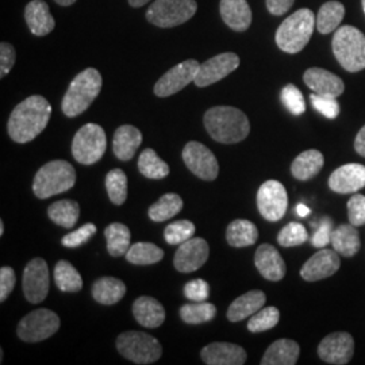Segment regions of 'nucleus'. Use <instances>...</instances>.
Segmentation results:
<instances>
[{
	"label": "nucleus",
	"instance_id": "obj_1",
	"mask_svg": "<svg viewBox=\"0 0 365 365\" xmlns=\"http://www.w3.org/2000/svg\"><path fill=\"white\" fill-rule=\"evenodd\" d=\"M52 106L41 95L29 96L16 106L9 118V135L16 144H27L37 138L49 123Z\"/></svg>",
	"mask_w": 365,
	"mask_h": 365
},
{
	"label": "nucleus",
	"instance_id": "obj_2",
	"mask_svg": "<svg viewBox=\"0 0 365 365\" xmlns=\"http://www.w3.org/2000/svg\"><path fill=\"white\" fill-rule=\"evenodd\" d=\"M203 122L210 137L221 144H238L248 137L250 131L248 117L232 106L210 108Z\"/></svg>",
	"mask_w": 365,
	"mask_h": 365
},
{
	"label": "nucleus",
	"instance_id": "obj_3",
	"mask_svg": "<svg viewBox=\"0 0 365 365\" xmlns=\"http://www.w3.org/2000/svg\"><path fill=\"white\" fill-rule=\"evenodd\" d=\"M102 90V76L98 69L87 68L68 87L61 108L66 117L75 118L87 111Z\"/></svg>",
	"mask_w": 365,
	"mask_h": 365
},
{
	"label": "nucleus",
	"instance_id": "obj_4",
	"mask_svg": "<svg viewBox=\"0 0 365 365\" xmlns=\"http://www.w3.org/2000/svg\"><path fill=\"white\" fill-rule=\"evenodd\" d=\"M317 19L309 9H300L289 15L276 31V43L283 52L295 54L304 49L313 36Z\"/></svg>",
	"mask_w": 365,
	"mask_h": 365
},
{
	"label": "nucleus",
	"instance_id": "obj_5",
	"mask_svg": "<svg viewBox=\"0 0 365 365\" xmlns=\"http://www.w3.org/2000/svg\"><path fill=\"white\" fill-rule=\"evenodd\" d=\"M76 182V170L64 160H54L37 172L33 191L38 199H48L69 191Z\"/></svg>",
	"mask_w": 365,
	"mask_h": 365
},
{
	"label": "nucleus",
	"instance_id": "obj_6",
	"mask_svg": "<svg viewBox=\"0 0 365 365\" xmlns=\"http://www.w3.org/2000/svg\"><path fill=\"white\" fill-rule=\"evenodd\" d=\"M333 53L345 71L365 69V36L356 27H339L333 37Z\"/></svg>",
	"mask_w": 365,
	"mask_h": 365
},
{
	"label": "nucleus",
	"instance_id": "obj_7",
	"mask_svg": "<svg viewBox=\"0 0 365 365\" xmlns=\"http://www.w3.org/2000/svg\"><path fill=\"white\" fill-rule=\"evenodd\" d=\"M118 352L135 364H153L161 357L160 342L143 331H126L117 339Z\"/></svg>",
	"mask_w": 365,
	"mask_h": 365
},
{
	"label": "nucleus",
	"instance_id": "obj_8",
	"mask_svg": "<svg viewBox=\"0 0 365 365\" xmlns=\"http://www.w3.org/2000/svg\"><path fill=\"white\" fill-rule=\"evenodd\" d=\"M196 10L195 0H155L146 11V19L155 26L170 29L188 22Z\"/></svg>",
	"mask_w": 365,
	"mask_h": 365
},
{
	"label": "nucleus",
	"instance_id": "obj_9",
	"mask_svg": "<svg viewBox=\"0 0 365 365\" xmlns=\"http://www.w3.org/2000/svg\"><path fill=\"white\" fill-rule=\"evenodd\" d=\"M107 148L106 133L102 126L96 123H87L73 137L72 155L83 165H92L98 163Z\"/></svg>",
	"mask_w": 365,
	"mask_h": 365
},
{
	"label": "nucleus",
	"instance_id": "obj_10",
	"mask_svg": "<svg viewBox=\"0 0 365 365\" xmlns=\"http://www.w3.org/2000/svg\"><path fill=\"white\" fill-rule=\"evenodd\" d=\"M60 324V317L54 312L49 309H38L19 321L16 333L25 342H39L56 334Z\"/></svg>",
	"mask_w": 365,
	"mask_h": 365
},
{
	"label": "nucleus",
	"instance_id": "obj_11",
	"mask_svg": "<svg viewBox=\"0 0 365 365\" xmlns=\"http://www.w3.org/2000/svg\"><path fill=\"white\" fill-rule=\"evenodd\" d=\"M182 160L187 168L202 180L212 182L218 178L220 164L207 146L191 141L182 149Z\"/></svg>",
	"mask_w": 365,
	"mask_h": 365
},
{
	"label": "nucleus",
	"instance_id": "obj_12",
	"mask_svg": "<svg viewBox=\"0 0 365 365\" xmlns=\"http://www.w3.org/2000/svg\"><path fill=\"white\" fill-rule=\"evenodd\" d=\"M288 207L287 191L277 180L264 182L257 192V209L261 217L269 222L280 221Z\"/></svg>",
	"mask_w": 365,
	"mask_h": 365
},
{
	"label": "nucleus",
	"instance_id": "obj_13",
	"mask_svg": "<svg viewBox=\"0 0 365 365\" xmlns=\"http://www.w3.org/2000/svg\"><path fill=\"white\" fill-rule=\"evenodd\" d=\"M199 68L200 64L196 60H185L170 68L165 75L158 78L155 86V93L158 98H167L182 91L190 83L195 81Z\"/></svg>",
	"mask_w": 365,
	"mask_h": 365
},
{
	"label": "nucleus",
	"instance_id": "obj_14",
	"mask_svg": "<svg viewBox=\"0 0 365 365\" xmlns=\"http://www.w3.org/2000/svg\"><path fill=\"white\" fill-rule=\"evenodd\" d=\"M353 354L354 339L346 331L331 333L318 345V356L327 364H348L352 360Z\"/></svg>",
	"mask_w": 365,
	"mask_h": 365
},
{
	"label": "nucleus",
	"instance_id": "obj_15",
	"mask_svg": "<svg viewBox=\"0 0 365 365\" xmlns=\"http://www.w3.org/2000/svg\"><path fill=\"white\" fill-rule=\"evenodd\" d=\"M24 294L30 303H41L49 294V269L43 259H33L24 271Z\"/></svg>",
	"mask_w": 365,
	"mask_h": 365
},
{
	"label": "nucleus",
	"instance_id": "obj_16",
	"mask_svg": "<svg viewBox=\"0 0 365 365\" xmlns=\"http://www.w3.org/2000/svg\"><path fill=\"white\" fill-rule=\"evenodd\" d=\"M238 66H240V57L235 53H222L210 58L206 63L200 64L194 83L199 88L209 87L211 84L229 76Z\"/></svg>",
	"mask_w": 365,
	"mask_h": 365
},
{
	"label": "nucleus",
	"instance_id": "obj_17",
	"mask_svg": "<svg viewBox=\"0 0 365 365\" xmlns=\"http://www.w3.org/2000/svg\"><path fill=\"white\" fill-rule=\"evenodd\" d=\"M209 244L203 238H190L180 244L175 253L173 265L182 274L195 272L202 268L209 259Z\"/></svg>",
	"mask_w": 365,
	"mask_h": 365
},
{
	"label": "nucleus",
	"instance_id": "obj_18",
	"mask_svg": "<svg viewBox=\"0 0 365 365\" xmlns=\"http://www.w3.org/2000/svg\"><path fill=\"white\" fill-rule=\"evenodd\" d=\"M341 267L339 252L330 249H321L313 257L304 262L300 269V276L306 282L324 280L336 274Z\"/></svg>",
	"mask_w": 365,
	"mask_h": 365
},
{
	"label": "nucleus",
	"instance_id": "obj_19",
	"mask_svg": "<svg viewBox=\"0 0 365 365\" xmlns=\"http://www.w3.org/2000/svg\"><path fill=\"white\" fill-rule=\"evenodd\" d=\"M329 187L337 194H354L365 187V165L345 164L329 178Z\"/></svg>",
	"mask_w": 365,
	"mask_h": 365
},
{
	"label": "nucleus",
	"instance_id": "obj_20",
	"mask_svg": "<svg viewBox=\"0 0 365 365\" xmlns=\"http://www.w3.org/2000/svg\"><path fill=\"white\" fill-rule=\"evenodd\" d=\"M200 356L207 365H242L248 357L242 346L230 342H212L202 349Z\"/></svg>",
	"mask_w": 365,
	"mask_h": 365
},
{
	"label": "nucleus",
	"instance_id": "obj_21",
	"mask_svg": "<svg viewBox=\"0 0 365 365\" xmlns=\"http://www.w3.org/2000/svg\"><path fill=\"white\" fill-rule=\"evenodd\" d=\"M304 84L322 96L339 98L345 91V84L341 78L322 68H310L303 75Z\"/></svg>",
	"mask_w": 365,
	"mask_h": 365
},
{
	"label": "nucleus",
	"instance_id": "obj_22",
	"mask_svg": "<svg viewBox=\"0 0 365 365\" xmlns=\"http://www.w3.org/2000/svg\"><path fill=\"white\" fill-rule=\"evenodd\" d=\"M255 265L262 277L269 282H279L286 276V262L277 249L269 245H260L255 255Z\"/></svg>",
	"mask_w": 365,
	"mask_h": 365
},
{
	"label": "nucleus",
	"instance_id": "obj_23",
	"mask_svg": "<svg viewBox=\"0 0 365 365\" xmlns=\"http://www.w3.org/2000/svg\"><path fill=\"white\" fill-rule=\"evenodd\" d=\"M25 19L30 31L37 37L48 36L56 26L51 9L48 3L43 0H31L27 4L25 9Z\"/></svg>",
	"mask_w": 365,
	"mask_h": 365
},
{
	"label": "nucleus",
	"instance_id": "obj_24",
	"mask_svg": "<svg viewBox=\"0 0 365 365\" xmlns=\"http://www.w3.org/2000/svg\"><path fill=\"white\" fill-rule=\"evenodd\" d=\"M220 11L223 22L235 31H245L252 24V10L247 0H221Z\"/></svg>",
	"mask_w": 365,
	"mask_h": 365
},
{
	"label": "nucleus",
	"instance_id": "obj_25",
	"mask_svg": "<svg viewBox=\"0 0 365 365\" xmlns=\"http://www.w3.org/2000/svg\"><path fill=\"white\" fill-rule=\"evenodd\" d=\"M133 315L140 325L150 329L161 327L165 321V310L163 304L150 297H140L134 302Z\"/></svg>",
	"mask_w": 365,
	"mask_h": 365
},
{
	"label": "nucleus",
	"instance_id": "obj_26",
	"mask_svg": "<svg viewBox=\"0 0 365 365\" xmlns=\"http://www.w3.org/2000/svg\"><path fill=\"white\" fill-rule=\"evenodd\" d=\"M267 297L260 289H253L247 294L238 297L237 299L229 306L227 310V319L230 322H240L253 314L257 313L265 306Z\"/></svg>",
	"mask_w": 365,
	"mask_h": 365
},
{
	"label": "nucleus",
	"instance_id": "obj_27",
	"mask_svg": "<svg viewBox=\"0 0 365 365\" xmlns=\"http://www.w3.org/2000/svg\"><path fill=\"white\" fill-rule=\"evenodd\" d=\"M143 143V134L135 126L123 125L118 128L113 138V152L122 160L129 161L135 155L137 149Z\"/></svg>",
	"mask_w": 365,
	"mask_h": 365
},
{
	"label": "nucleus",
	"instance_id": "obj_28",
	"mask_svg": "<svg viewBox=\"0 0 365 365\" xmlns=\"http://www.w3.org/2000/svg\"><path fill=\"white\" fill-rule=\"evenodd\" d=\"M300 348L294 339L274 341L261 359V365H294L298 363Z\"/></svg>",
	"mask_w": 365,
	"mask_h": 365
},
{
	"label": "nucleus",
	"instance_id": "obj_29",
	"mask_svg": "<svg viewBox=\"0 0 365 365\" xmlns=\"http://www.w3.org/2000/svg\"><path fill=\"white\" fill-rule=\"evenodd\" d=\"M325 164L324 155L319 150L309 149L302 152L291 164V173L295 179L306 182L317 176Z\"/></svg>",
	"mask_w": 365,
	"mask_h": 365
},
{
	"label": "nucleus",
	"instance_id": "obj_30",
	"mask_svg": "<svg viewBox=\"0 0 365 365\" xmlns=\"http://www.w3.org/2000/svg\"><path fill=\"white\" fill-rule=\"evenodd\" d=\"M331 245L339 255L344 257H353L359 253L361 248L360 235L356 230V226L351 225H341L331 233Z\"/></svg>",
	"mask_w": 365,
	"mask_h": 365
},
{
	"label": "nucleus",
	"instance_id": "obj_31",
	"mask_svg": "<svg viewBox=\"0 0 365 365\" xmlns=\"http://www.w3.org/2000/svg\"><path fill=\"white\" fill-rule=\"evenodd\" d=\"M126 294V286L115 277H101L92 284V297L101 304H115Z\"/></svg>",
	"mask_w": 365,
	"mask_h": 365
},
{
	"label": "nucleus",
	"instance_id": "obj_32",
	"mask_svg": "<svg viewBox=\"0 0 365 365\" xmlns=\"http://www.w3.org/2000/svg\"><path fill=\"white\" fill-rule=\"evenodd\" d=\"M259 238V230L253 222L235 220L226 229V240L233 248H245L253 245Z\"/></svg>",
	"mask_w": 365,
	"mask_h": 365
},
{
	"label": "nucleus",
	"instance_id": "obj_33",
	"mask_svg": "<svg viewBox=\"0 0 365 365\" xmlns=\"http://www.w3.org/2000/svg\"><path fill=\"white\" fill-rule=\"evenodd\" d=\"M107 250L113 257H120L130 249L131 233L123 223H111L105 229Z\"/></svg>",
	"mask_w": 365,
	"mask_h": 365
},
{
	"label": "nucleus",
	"instance_id": "obj_34",
	"mask_svg": "<svg viewBox=\"0 0 365 365\" xmlns=\"http://www.w3.org/2000/svg\"><path fill=\"white\" fill-rule=\"evenodd\" d=\"M345 16V7L339 1H327L317 15V29L321 34L333 33Z\"/></svg>",
	"mask_w": 365,
	"mask_h": 365
},
{
	"label": "nucleus",
	"instance_id": "obj_35",
	"mask_svg": "<svg viewBox=\"0 0 365 365\" xmlns=\"http://www.w3.org/2000/svg\"><path fill=\"white\" fill-rule=\"evenodd\" d=\"M48 215L56 225L71 229L76 225L78 217H80V206L75 200H58L54 202L48 209Z\"/></svg>",
	"mask_w": 365,
	"mask_h": 365
},
{
	"label": "nucleus",
	"instance_id": "obj_36",
	"mask_svg": "<svg viewBox=\"0 0 365 365\" xmlns=\"http://www.w3.org/2000/svg\"><path fill=\"white\" fill-rule=\"evenodd\" d=\"M54 282L63 292H78L83 288V279L78 269L66 260L57 262L54 268Z\"/></svg>",
	"mask_w": 365,
	"mask_h": 365
},
{
	"label": "nucleus",
	"instance_id": "obj_37",
	"mask_svg": "<svg viewBox=\"0 0 365 365\" xmlns=\"http://www.w3.org/2000/svg\"><path fill=\"white\" fill-rule=\"evenodd\" d=\"M182 209V200L178 194H165L148 210V215L153 222H164L178 215Z\"/></svg>",
	"mask_w": 365,
	"mask_h": 365
},
{
	"label": "nucleus",
	"instance_id": "obj_38",
	"mask_svg": "<svg viewBox=\"0 0 365 365\" xmlns=\"http://www.w3.org/2000/svg\"><path fill=\"white\" fill-rule=\"evenodd\" d=\"M217 307L207 302H194L184 304L180 309V318L188 325H200L214 319Z\"/></svg>",
	"mask_w": 365,
	"mask_h": 365
},
{
	"label": "nucleus",
	"instance_id": "obj_39",
	"mask_svg": "<svg viewBox=\"0 0 365 365\" xmlns=\"http://www.w3.org/2000/svg\"><path fill=\"white\" fill-rule=\"evenodd\" d=\"M125 256L134 265H152L163 260L164 250L152 242H137L131 245Z\"/></svg>",
	"mask_w": 365,
	"mask_h": 365
},
{
	"label": "nucleus",
	"instance_id": "obj_40",
	"mask_svg": "<svg viewBox=\"0 0 365 365\" xmlns=\"http://www.w3.org/2000/svg\"><path fill=\"white\" fill-rule=\"evenodd\" d=\"M138 170L148 179H164L170 173V167L153 149L148 148L138 158Z\"/></svg>",
	"mask_w": 365,
	"mask_h": 365
},
{
	"label": "nucleus",
	"instance_id": "obj_41",
	"mask_svg": "<svg viewBox=\"0 0 365 365\" xmlns=\"http://www.w3.org/2000/svg\"><path fill=\"white\" fill-rule=\"evenodd\" d=\"M106 190L110 200L120 206L128 199V176L119 168L110 170L106 176Z\"/></svg>",
	"mask_w": 365,
	"mask_h": 365
},
{
	"label": "nucleus",
	"instance_id": "obj_42",
	"mask_svg": "<svg viewBox=\"0 0 365 365\" xmlns=\"http://www.w3.org/2000/svg\"><path fill=\"white\" fill-rule=\"evenodd\" d=\"M280 321V312L276 307H265L253 314L248 321L250 333H261L274 329Z\"/></svg>",
	"mask_w": 365,
	"mask_h": 365
},
{
	"label": "nucleus",
	"instance_id": "obj_43",
	"mask_svg": "<svg viewBox=\"0 0 365 365\" xmlns=\"http://www.w3.org/2000/svg\"><path fill=\"white\" fill-rule=\"evenodd\" d=\"M307 240H309V233H307L306 227L298 222H289L277 235L279 245H282L284 248L298 247V245L304 244Z\"/></svg>",
	"mask_w": 365,
	"mask_h": 365
},
{
	"label": "nucleus",
	"instance_id": "obj_44",
	"mask_svg": "<svg viewBox=\"0 0 365 365\" xmlns=\"http://www.w3.org/2000/svg\"><path fill=\"white\" fill-rule=\"evenodd\" d=\"M195 235V225L192 222L182 221L172 222L164 232V238L170 245H180L188 241Z\"/></svg>",
	"mask_w": 365,
	"mask_h": 365
},
{
	"label": "nucleus",
	"instance_id": "obj_45",
	"mask_svg": "<svg viewBox=\"0 0 365 365\" xmlns=\"http://www.w3.org/2000/svg\"><path fill=\"white\" fill-rule=\"evenodd\" d=\"M282 102L288 111L294 115H302L306 111V102L298 87L294 84H287L282 90Z\"/></svg>",
	"mask_w": 365,
	"mask_h": 365
},
{
	"label": "nucleus",
	"instance_id": "obj_46",
	"mask_svg": "<svg viewBox=\"0 0 365 365\" xmlns=\"http://www.w3.org/2000/svg\"><path fill=\"white\" fill-rule=\"evenodd\" d=\"M96 235V226L93 223H86L78 230L64 235L61 240V244L66 248H78L88 242L93 235Z\"/></svg>",
	"mask_w": 365,
	"mask_h": 365
},
{
	"label": "nucleus",
	"instance_id": "obj_47",
	"mask_svg": "<svg viewBox=\"0 0 365 365\" xmlns=\"http://www.w3.org/2000/svg\"><path fill=\"white\" fill-rule=\"evenodd\" d=\"M310 101H312L314 108L327 119H336L339 117L341 107L337 102V98L313 93V95H310Z\"/></svg>",
	"mask_w": 365,
	"mask_h": 365
},
{
	"label": "nucleus",
	"instance_id": "obj_48",
	"mask_svg": "<svg viewBox=\"0 0 365 365\" xmlns=\"http://www.w3.org/2000/svg\"><path fill=\"white\" fill-rule=\"evenodd\" d=\"M348 217L353 226L365 225V196L354 194L348 202Z\"/></svg>",
	"mask_w": 365,
	"mask_h": 365
},
{
	"label": "nucleus",
	"instance_id": "obj_49",
	"mask_svg": "<svg viewBox=\"0 0 365 365\" xmlns=\"http://www.w3.org/2000/svg\"><path fill=\"white\" fill-rule=\"evenodd\" d=\"M184 295L192 302H206L210 297L209 283L203 279H195L185 284Z\"/></svg>",
	"mask_w": 365,
	"mask_h": 365
},
{
	"label": "nucleus",
	"instance_id": "obj_50",
	"mask_svg": "<svg viewBox=\"0 0 365 365\" xmlns=\"http://www.w3.org/2000/svg\"><path fill=\"white\" fill-rule=\"evenodd\" d=\"M331 233H333V220L325 217L319 221V226L312 237V245L314 248H324L329 242H331Z\"/></svg>",
	"mask_w": 365,
	"mask_h": 365
},
{
	"label": "nucleus",
	"instance_id": "obj_51",
	"mask_svg": "<svg viewBox=\"0 0 365 365\" xmlns=\"http://www.w3.org/2000/svg\"><path fill=\"white\" fill-rule=\"evenodd\" d=\"M16 60V53L13 45L7 42H1L0 45V78H4L10 73Z\"/></svg>",
	"mask_w": 365,
	"mask_h": 365
},
{
	"label": "nucleus",
	"instance_id": "obj_52",
	"mask_svg": "<svg viewBox=\"0 0 365 365\" xmlns=\"http://www.w3.org/2000/svg\"><path fill=\"white\" fill-rule=\"evenodd\" d=\"M15 287V272L11 267L0 269V302H6Z\"/></svg>",
	"mask_w": 365,
	"mask_h": 365
},
{
	"label": "nucleus",
	"instance_id": "obj_53",
	"mask_svg": "<svg viewBox=\"0 0 365 365\" xmlns=\"http://www.w3.org/2000/svg\"><path fill=\"white\" fill-rule=\"evenodd\" d=\"M295 0H265L267 9L272 15H283L292 7Z\"/></svg>",
	"mask_w": 365,
	"mask_h": 365
},
{
	"label": "nucleus",
	"instance_id": "obj_54",
	"mask_svg": "<svg viewBox=\"0 0 365 365\" xmlns=\"http://www.w3.org/2000/svg\"><path fill=\"white\" fill-rule=\"evenodd\" d=\"M354 149L360 156L365 157V125L360 129L354 140Z\"/></svg>",
	"mask_w": 365,
	"mask_h": 365
},
{
	"label": "nucleus",
	"instance_id": "obj_55",
	"mask_svg": "<svg viewBox=\"0 0 365 365\" xmlns=\"http://www.w3.org/2000/svg\"><path fill=\"white\" fill-rule=\"evenodd\" d=\"M297 212L299 214V217H303V218H304V217H307V215L310 214V209H309V207H306L304 205H302V203H300V205L297 206Z\"/></svg>",
	"mask_w": 365,
	"mask_h": 365
},
{
	"label": "nucleus",
	"instance_id": "obj_56",
	"mask_svg": "<svg viewBox=\"0 0 365 365\" xmlns=\"http://www.w3.org/2000/svg\"><path fill=\"white\" fill-rule=\"evenodd\" d=\"M149 0H129L131 7H143Z\"/></svg>",
	"mask_w": 365,
	"mask_h": 365
},
{
	"label": "nucleus",
	"instance_id": "obj_57",
	"mask_svg": "<svg viewBox=\"0 0 365 365\" xmlns=\"http://www.w3.org/2000/svg\"><path fill=\"white\" fill-rule=\"evenodd\" d=\"M57 4H60V6H72L76 0H54Z\"/></svg>",
	"mask_w": 365,
	"mask_h": 365
},
{
	"label": "nucleus",
	"instance_id": "obj_58",
	"mask_svg": "<svg viewBox=\"0 0 365 365\" xmlns=\"http://www.w3.org/2000/svg\"><path fill=\"white\" fill-rule=\"evenodd\" d=\"M4 233V222L0 221V235H3Z\"/></svg>",
	"mask_w": 365,
	"mask_h": 365
},
{
	"label": "nucleus",
	"instance_id": "obj_59",
	"mask_svg": "<svg viewBox=\"0 0 365 365\" xmlns=\"http://www.w3.org/2000/svg\"><path fill=\"white\" fill-rule=\"evenodd\" d=\"M363 10H364L365 14V0H363Z\"/></svg>",
	"mask_w": 365,
	"mask_h": 365
}]
</instances>
